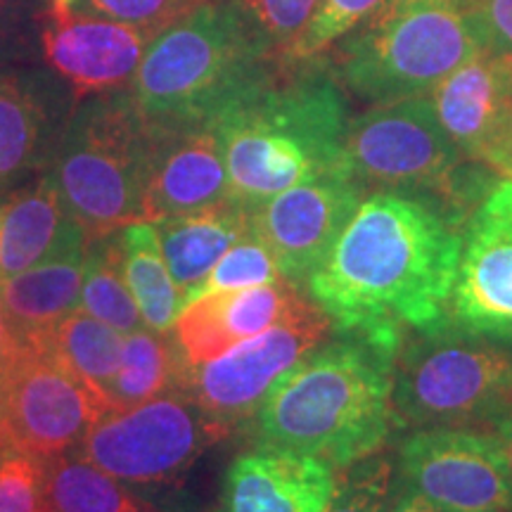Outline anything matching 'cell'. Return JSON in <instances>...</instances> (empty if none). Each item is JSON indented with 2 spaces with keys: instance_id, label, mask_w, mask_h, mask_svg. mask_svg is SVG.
<instances>
[{
  "instance_id": "6da1fadb",
  "label": "cell",
  "mask_w": 512,
  "mask_h": 512,
  "mask_svg": "<svg viewBox=\"0 0 512 512\" xmlns=\"http://www.w3.org/2000/svg\"><path fill=\"white\" fill-rule=\"evenodd\" d=\"M463 235L437 204L377 190L306 287L311 302L344 335L401 344V330H434L451 306Z\"/></svg>"
},
{
  "instance_id": "7a4b0ae2",
  "label": "cell",
  "mask_w": 512,
  "mask_h": 512,
  "mask_svg": "<svg viewBox=\"0 0 512 512\" xmlns=\"http://www.w3.org/2000/svg\"><path fill=\"white\" fill-rule=\"evenodd\" d=\"M313 62H278L214 121L230 197L247 209L294 185L351 176L347 100L335 76Z\"/></svg>"
},
{
  "instance_id": "3957f363",
  "label": "cell",
  "mask_w": 512,
  "mask_h": 512,
  "mask_svg": "<svg viewBox=\"0 0 512 512\" xmlns=\"http://www.w3.org/2000/svg\"><path fill=\"white\" fill-rule=\"evenodd\" d=\"M401 344L349 335L311 351L280 377L252 418L259 444L297 448L344 470L392 434Z\"/></svg>"
},
{
  "instance_id": "277c9868",
  "label": "cell",
  "mask_w": 512,
  "mask_h": 512,
  "mask_svg": "<svg viewBox=\"0 0 512 512\" xmlns=\"http://www.w3.org/2000/svg\"><path fill=\"white\" fill-rule=\"evenodd\" d=\"M275 64L235 5L207 0L159 31L126 91L147 119L216 121Z\"/></svg>"
},
{
  "instance_id": "5b68a950",
  "label": "cell",
  "mask_w": 512,
  "mask_h": 512,
  "mask_svg": "<svg viewBox=\"0 0 512 512\" xmlns=\"http://www.w3.org/2000/svg\"><path fill=\"white\" fill-rule=\"evenodd\" d=\"M150 152L152 124L126 88L88 95L69 114L48 174L88 240L145 221Z\"/></svg>"
},
{
  "instance_id": "8992f818",
  "label": "cell",
  "mask_w": 512,
  "mask_h": 512,
  "mask_svg": "<svg viewBox=\"0 0 512 512\" xmlns=\"http://www.w3.org/2000/svg\"><path fill=\"white\" fill-rule=\"evenodd\" d=\"M479 50L465 0H384L332 46L339 81L373 105L427 95Z\"/></svg>"
},
{
  "instance_id": "52a82bcc",
  "label": "cell",
  "mask_w": 512,
  "mask_h": 512,
  "mask_svg": "<svg viewBox=\"0 0 512 512\" xmlns=\"http://www.w3.org/2000/svg\"><path fill=\"white\" fill-rule=\"evenodd\" d=\"M430 332V330H427ZM512 408V354L470 332H430L396 354L394 418L491 432Z\"/></svg>"
},
{
  "instance_id": "ba28073f",
  "label": "cell",
  "mask_w": 512,
  "mask_h": 512,
  "mask_svg": "<svg viewBox=\"0 0 512 512\" xmlns=\"http://www.w3.org/2000/svg\"><path fill=\"white\" fill-rule=\"evenodd\" d=\"M347 169L363 188L463 197V152L427 95L373 105L349 121Z\"/></svg>"
},
{
  "instance_id": "9c48e42d",
  "label": "cell",
  "mask_w": 512,
  "mask_h": 512,
  "mask_svg": "<svg viewBox=\"0 0 512 512\" xmlns=\"http://www.w3.org/2000/svg\"><path fill=\"white\" fill-rule=\"evenodd\" d=\"M228 432L183 392L107 411L79 444V456L126 484H171Z\"/></svg>"
},
{
  "instance_id": "30bf717a",
  "label": "cell",
  "mask_w": 512,
  "mask_h": 512,
  "mask_svg": "<svg viewBox=\"0 0 512 512\" xmlns=\"http://www.w3.org/2000/svg\"><path fill=\"white\" fill-rule=\"evenodd\" d=\"M112 406L41 344H19L0 377V453L38 460L79 446Z\"/></svg>"
},
{
  "instance_id": "8fae6325",
  "label": "cell",
  "mask_w": 512,
  "mask_h": 512,
  "mask_svg": "<svg viewBox=\"0 0 512 512\" xmlns=\"http://www.w3.org/2000/svg\"><path fill=\"white\" fill-rule=\"evenodd\" d=\"M330 328V318L316 306L290 323L247 339L214 361L190 366L183 394L230 434L254 418L280 377L316 351L330 335Z\"/></svg>"
},
{
  "instance_id": "7c38bea8",
  "label": "cell",
  "mask_w": 512,
  "mask_h": 512,
  "mask_svg": "<svg viewBox=\"0 0 512 512\" xmlns=\"http://www.w3.org/2000/svg\"><path fill=\"white\" fill-rule=\"evenodd\" d=\"M401 479L441 512H512V482L484 430H415L399 451Z\"/></svg>"
},
{
  "instance_id": "4fadbf2b",
  "label": "cell",
  "mask_w": 512,
  "mask_h": 512,
  "mask_svg": "<svg viewBox=\"0 0 512 512\" xmlns=\"http://www.w3.org/2000/svg\"><path fill=\"white\" fill-rule=\"evenodd\" d=\"M448 309L463 332L512 342V178L491 185L467 221Z\"/></svg>"
},
{
  "instance_id": "5bb4252c",
  "label": "cell",
  "mask_w": 512,
  "mask_h": 512,
  "mask_svg": "<svg viewBox=\"0 0 512 512\" xmlns=\"http://www.w3.org/2000/svg\"><path fill=\"white\" fill-rule=\"evenodd\" d=\"M363 190L344 174L294 185L249 209L252 235L268 247L283 278L302 283L347 228Z\"/></svg>"
},
{
  "instance_id": "9a60e30c",
  "label": "cell",
  "mask_w": 512,
  "mask_h": 512,
  "mask_svg": "<svg viewBox=\"0 0 512 512\" xmlns=\"http://www.w3.org/2000/svg\"><path fill=\"white\" fill-rule=\"evenodd\" d=\"M155 36L152 29L88 15L50 0L41 50L60 79L69 83L79 105L88 95L126 88Z\"/></svg>"
},
{
  "instance_id": "2e32d148",
  "label": "cell",
  "mask_w": 512,
  "mask_h": 512,
  "mask_svg": "<svg viewBox=\"0 0 512 512\" xmlns=\"http://www.w3.org/2000/svg\"><path fill=\"white\" fill-rule=\"evenodd\" d=\"M465 159L510 178L512 98L501 57L479 50L427 93Z\"/></svg>"
},
{
  "instance_id": "e0dca14e",
  "label": "cell",
  "mask_w": 512,
  "mask_h": 512,
  "mask_svg": "<svg viewBox=\"0 0 512 512\" xmlns=\"http://www.w3.org/2000/svg\"><path fill=\"white\" fill-rule=\"evenodd\" d=\"M145 221L195 214L233 200L214 121H155Z\"/></svg>"
},
{
  "instance_id": "ac0fdd59",
  "label": "cell",
  "mask_w": 512,
  "mask_h": 512,
  "mask_svg": "<svg viewBox=\"0 0 512 512\" xmlns=\"http://www.w3.org/2000/svg\"><path fill=\"white\" fill-rule=\"evenodd\" d=\"M316 304L297 292L287 278L235 292H214L195 299L178 313L174 335L190 366L214 361L238 344L275 325L304 316Z\"/></svg>"
},
{
  "instance_id": "d6986e66",
  "label": "cell",
  "mask_w": 512,
  "mask_h": 512,
  "mask_svg": "<svg viewBox=\"0 0 512 512\" xmlns=\"http://www.w3.org/2000/svg\"><path fill=\"white\" fill-rule=\"evenodd\" d=\"M67 81L36 69H0V192L48 171L74 105Z\"/></svg>"
},
{
  "instance_id": "ffe728a7",
  "label": "cell",
  "mask_w": 512,
  "mask_h": 512,
  "mask_svg": "<svg viewBox=\"0 0 512 512\" xmlns=\"http://www.w3.org/2000/svg\"><path fill=\"white\" fill-rule=\"evenodd\" d=\"M335 489L337 472L328 460L259 444L228 467L221 512H325Z\"/></svg>"
},
{
  "instance_id": "44dd1931",
  "label": "cell",
  "mask_w": 512,
  "mask_h": 512,
  "mask_svg": "<svg viewBox=\"0 0 512 512\" xmlns=\"http://www.w3.org/2000/svg\"><path fill=\"white\" fill-rule=\"evenodd\" d=\"M83 240H88L86 230L67 214L48 171L0 192V280L29 271Z\"/></svg>"
},
{
  "instance_id": "7402d4cb",
  "label": "cell",
  "mask_w": 512,
  "mask_h": 512,
  "mask_svg": "<svg viewBox=\"0 0 512 512\" xmlns=\"http://www.w3.org/2000/svg\"><path fill=\"white\" fill-rule=\"evenodd\" d=\"M88 242L91 240L76 242L43 264L0 280L5 323L19 344L48 335L69 313L79 309Z\"/></svg>"
},
{
  "instance_id": "603a6c76",
  "label": "cell",
  "mask_w": 512,
  "mask_h": 512,
  "mask_svg": "<svg viewBox=\"0 0 512 512\" xmlns=\"http://www.w3.org/2000/svg\"><path fill=\"white\" fill-rule=\"evenodd\" d=\"M152 223L157 228L171 278L183 297V309L190 294L202 285L221 256L252 233L249 209L235 200L195 214L166 216Z\"/></svg>"
},
{
  "instance_id": "cb8c5ba5",
  "label": "cell",
  "mask_w": 512,
  "mask_h": 512,
  "mask_svg": "<svg viewBox=\"0 0 512 512\" xmlns=\"http://www.w3.org/2000/svg\"><path fill=\"white\" fill-rule=\"evenodd\" d=\"M190 363L174 330L150 328L128 332L121 344V363L112 387V411H124L157 396L183 392Z\"/></svg>"
},
{
  "instance_id": "d4e9b609",
  "label": "cell",
  "mask_w": 512,
  "mask_h": 512,
  "mask_svg": "<svg viewBox=\"0 0 512 512\" xmlns=\"http://www.w3.org/2000/svg\"><path fill=\"white\" fill-rule=\"evenodd\" d=\"M117 240L121 271L145 325L155 332L171 330L183 311V297L164 261L155 223H128L117 230Z\"/></svg>"
},
{
  "instance_id": "484cf974",
  "label": "cell",
  "mask_w": 512,
  "mask_h": 512,
  "mask_svg": "<svg viewBox=\"0 0 512 512\" xmlns=\"http://www.w3.org/2000/svg\"><path fill=\"white\" fill-rule=\"evenodd\" d=\"M34 342L48 349L64 368L72 370L112 406V387L119 373L124 332L110 328L83 309H76L48 335Z\"/></svg>"
},
{
  "instance_id": "4316f807",
  "label": "cell",
  "mask_w": 512,
  "mask_h": 512,
  "mask_svg": "<svg viewBox=\"0 0 512 512\" xmlns=\"http://www.w3.org/2000/svg\"><path fill=\"white\" fill-rule=\"evenodd\" d=\"M46 501L50 512H143L119 479L79 453L46 460Z\"/></svg>"
},
{
  "instance_id": "83f0119b",
  "label": "cell",
  "mask_w": 512,
  "mask_h": 512,
  "mask_svg": "<svg viewBox=\"0 0 512 512\" xmlns=\"http://www.w3.org/2000/svg\"><path fill=\"white\" fill-rule=\"evenodd\" d=\"M79 309L91 313L93 318L102 320L110 328L124 332V335L147 328L136 299L128 290L124 271H121L117 230L105 238L88 242L86 259H83Z\"/></svg>"
},
{
  "instance_id": "f1b7e54d",
  "label": "cell",
  "mask_w": 512,
  "mask_h": 512,
  "mask_svg": "<svg viewBox=\"0 0 512 512\" xmlns=\"http://www.w3.org/2000/svg\"><path fill=\"white\" fill-rule=\"evenodd\" d=\"M384 0H318L316 10L297 38V43L280 64H297L318 60V55L328 53L337 41H342L349 31L366 22Z\"/></svg>"
},
{
  "instance_id": "f546056e",
  "label": "cell",
  "mask_w": 512,
  "mask_h": 512,
  "mask_svg": "<svg viewBox=\"0 0 512 512\" xmlns=\"http://www.w3.org/2000/svg\"><path fill=\"white\" fill-rule=\"evenodd\" d=\"M280 278H283V273L275 264L273 254L268 252L264 242H259L249 233L221 256L219 264L211 268V273L202 280V285L190 294L188 304L214 292L249 290V287L271 285Z\"/></svg>"
},
{
  "instance_id": "4dcf8cb0",
  "label": "cell",
  "mask_w": 512,
  "mask_h": 512,
  "mask_svg": "<svg viewBox=\"0 0 512 512\" xmlns=\"http://www.w3.org/2000/svg\"><path fill=\"white\" fill-rule=\"evenodd\" d=\"M392 496L394 463L387 456L373 453L344 467L325 512H387Z\"/></svg>"
},
{
  "instance_id": "1f68e13d",
  "label": "cell",
  "mask_w": 512,
  "mask_h": 512,
  "mask_svg": "<svg viewBox=\"0 0 512 512\" xmlns=\"http://www.w3.org/2000/svg\"><path fill=\"white\" fill-rule=\"evenodd\" d=\"M252 24L271 48L275 62H283L302 36L318 0H228Z\"/></svg>"
},
{
  "instance_id": "d6a6232c",
  "label": "cell",
  "mask_w": 512,
  "mask_h": 512,
  "mask_svg": "<svg viewBox=\"0 0 512 512\" xmlns=\"http://www.w3.org/2000/svg\"><path fill=\"white\" fill-rule=\"evenodd\" d=\"M60 3L72 10L136 24V27L152 29L159 34L207 0H60Z\"/></svg>"
},
{
  "instance_id": "836d02e7",
  "label": "cell",
  "mask_w": 512,
  "mask_h": 512,
  "mask_svg": "<svg viewBox=\"0 0 512 512\" xmlns=\"http://www.w3.org/2000/svg\"><path fill=\"white\" fill-rule=\"evenodd\" d=\"M0 512H50L46 460L19 451L0 453Z\"/></svg>"
},
{
  "instance_id": "e575fe53",
  "label": "cell",
  "mask_w": 512,
  "mask_h": 512,
  "mask_svg": "<svg viewBox=\"0 0 512 512\" xmlns=\"http://www.w3.org/2000/svg\"><path fill=\"white\" fill-rule=\"evenodd\" d=\"M48 8L50 0H0V67L36 53Z\"/></svg>"
},
{
  "instance_id": "d590c367",
  "label": "cell",
  "mask_w": 512,
  "mask_h": 512,
  "mask_svg": "<svg viewBox=\"0 0 512 512\" xmlns=\"http://www.w3.org/2000/svg\"><path fill=\"white\" fill-rule=\"evenodd\" d=\"M479 46L496 57H512V0H465Z\"/></svg>"
},
{
  "instance_id": "8d00e7d4",
  "label": "cell",
  "mask_w": 512,
  "mask_h": 512,
  "mask_svg": "<svg viewBox=\"0 0 512 512\" xmlns=\"http://www.w3.org/2000/svg\"><path fill=\"white\" fill-rule=\"evenodd\" d=\"M387 512H441L437 505H432L425 496H420L418 491L411 486L401 484V489L394 491L392 503H389Z\"/></svg>"
},
{
  "instance_id": "74e56055",
  "label": "cell",
  "mask_w": 512,
  "mask_h": 512,
  "mask_svg": "<svg viewBox=\"0 0 512 512\" xmlns=\"http://www.w3.org/2000/svg\"><path fill=\"white\" fill-rule=\"evenodd\" d=\"M491 434H494L498 446H501L505 467H508V475H510V482H512V408L503 415L501 420H498V425L494 427V430H491Z\"/></svg>"
},
{
  "instance_id": "f35d334b",
  "label": "cell",
  "mask_w": 512,
  "mask_h": 512,
  "mask_svg": "<svg viewBox=\"0 0 512 512\" xmlns=\"http://www.w3.org/2000/svg\"><path fill=\"white\" fill-rule=\"evenodd\" d=\"M15 351H17V339L12 337L8 323H5L3 306H0V377H3L5 368H8L12 356H15Z\"/></svg>"
},
{
  "instance_id": "ab89813d",
  "label": "cell",
  "mask_w": 512,
  "mask_h": 512,
  "mask_svg": "<svg viewBox=\"0 0 512 512\" xmlns=\"http://www.w3.org/2000/svg\"><path fill=\"white\" fill-rule=\"evenodd\" d=\"M503 60V69H505V79H508V91L512 98V57H501Z\"/></svg>"
},
{
  "instance_id": "60d3db41",
  "label": "cell",
  "mask_w": 512,
  "mask_h": 512,
  "mask_svg": "<svg viewBox=\"0 0 512 512\" xmlns=\"http://www.w3.org/2000/svg\"><path fill=\"white\" fill-rule=\"evenodd\" d=\"M510 178H512V171H510Z\"/></svg>"
}]
</instances>
